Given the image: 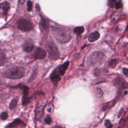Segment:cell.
<instances>
[{"instance_id":"7a4b0ae2","label":"cell","mask_w":128,"mask_h":128,"mask_svg":"<svg viewBox=\"0 0 128 128\" xmlns=\"http://www.w3.org/2000/svg\"><path fill=\"white\" fill-rule=\"evenodd\" d=\"M105 54L101 52H94L88 56L87 60L88 65L90 66H99L103 64L106 60Z\"/></svg>"},{"instance_id":"4316f807","label":"cell","mask_w":128,"mask_h":128,"mask_svg":"<svg viewBox=\"0 0 128 128\" xmlns=\"http://www.w3.org/2000/svg\"><path fill=\"white\" fill-rule=\"evenodd\" d=\"M123 73L124 74H125V75H126V76H127V77H128V70L127 69V68H124V69H123Z\"/></svg>"},{"instance_id":"7402d4cb","label":"cell","mask_w":128,"mask_h":128,"mask_svg":"<svg viewBox=\"0 0 128 128\" xmlns=\"http://www.w3.org/2000/svg\"><path fill=\"white\" fill-rule=\"evenodd\" d=\"M27 7H28V11H31L33 9V3L31 1H28L27 2Z\"/></svg>"},{"instance_id":"603a6c76","label":"cell","mask_w":128,"mask_h":128,"mask_svg":"<svg viewBox=\"0 0 128 128\" xmlns=\"http://www.w3.org/2000/svg\"><path fill=\"white\" fill-rule=\"evenodd\" d=\"M45 122L48 125H50L52 123V119L49 116H48L45 120Z\"/></svg>"},{"instance_id":"30bf717a","label":"cell","mask_w":128,"mask_h":128,"mask_svg":"<svg viewBox=\"0 0 128 128\" xmlns=\"http://www.w3.org/2000/svg\"><path fill=\"white\" fill-rule=\"evenodd\" d=\"M100 38V34L98 32H95L90 34L88 40L90 42H95L98 40Z\"/></svg>"},{"instance_id":"5b68a950","label":"cell","mask_w":128,"mask_h":128,"mask_svg":"<svg viewBox=\"0 0 128 128\" xmlns=\"http://www.w3.org/2000/svg\"><path fill=\"white\" fill-rule=\"evenodd\" d=\"M18 28L24 32H29L34 29L33 24L25 19H20L17 22Z\"/></svg>"},{"instance_id":"d4e9b609","label":"cell","mask_w":128,"mask_h":128,"mask_svg":"<svg viewBox=\"0 0 128 128\" xmlns=\"http://www.w3.org/2000/svg\"><path fill=\"white\" fill-rule=\"evenodd\" d=\"M105 127H106V128H112L113 127L111 122L108 120H106V121H105Z\"/></svg>"},{"instance_id":"5bb4252c","label":"cell","mask_w":128,"mask_h":128,"mask_svg":"<svg viewBox=\"0 0 128 128\" xmlns=\"http://www.w3.org/2000/svg\"><path fill=\"white\" fill-rule=\"evenodd\" d=\"M0 8L2 9L5 13H7L10 8V5L7 2H3L0 4Z\"/></svg>"},{"instance_id":"d6986e66","label":"cell","mask_w":128,"mask_h":128,"mask_svg":"<svg viewBox=\"0 0 128 128\" xmlns=\"http://www.w3.org/2000/svg\"><path fill=\"white\" fill-rule=\"evenodd\" d=\"M96 96L97 97H101L103 95V91H102V90L99 89V88H97L96 89Z\"/></svg>"},{"instance_id":"8992f818","label":"cell","mask_w":128,"mask_h":128,"mask_svg":"<svg viewBox=\"0 0 128 128\" xmlns=\"http://www.w3.org/2000/svg\"><path fill=\"white\" fill-rule=\"evenodd\" d=\"M47 104V102L45 100L39 101L37 104L36 108V119L37 120H39L42 118L44 114V110Z\"/></svg>"},{"instance_id":"2e32d148","label":"cell","mask_w":128,"mask_h":128,"mask_svg":"<svg viewBox=\"0 0 128 128\" xmlns=\"http://www.w3.org/2000/svg\"><path fill=\"white\" fill-rule=\"evenodd\" d=\"M18 101V99L17 98L14 99L12 101V102H11V103H10V109H15V108H16V106H17V105Z\"/></svg>"},{"instance_id":"4fadbf2b","label":"cell","mask_w":128,"mask_h":128,"mask_svg":"<svg viewBox=\"0 0 128 128\" xmlns=\"http://www.w3.org/2000/svg\"><path fill=\"white\" fill-rule=\"evenodd\" d=\"M7 61L6 56L4 52L0 51V66H2L5 65Z\"/></svg>"},{"instance_id":"ffe728a7","label":"cell","mask_w":128,"mask_h":128,"mask_svg":"<svg viewBox=\"0 0 128 128\" xmlns=\"http://www.w3.org/2000/svg\"><path fill=\"white\" fill-rule=\"evenodd\" d=\"M117 64V61L116 59H113L112 60L109 64V65L112 68H115Z\"/></svg>"},{"instance_id":"cb8c5ba5","label":"cell","mask_w":128,"mask_h":128,"mask_svg":"<svg viewBox=\"0 0 128 128\" xmlns=\"http://www.w3.org/2000/svg\"><path fill=\"white\" fill-rule=\"evenodd\" d=\"M122 2H121V1H119V2H117L115 4V7L116 8V9H120V8H122Z\"/></svg>"},{"instance_id":"3957f363","label":"cell","mask_w":128,"mask_h":128,"mask_svg":"<svg viewBox=\"0 0 128 128\" xmlns=\"http://www.w3.org/2000/svg\"><path fill=\"white\" fill-rule=\"evenodd\" d=\"M53 35L58 42L61 44H65L69 42L71 40V36L67 33L58 28L52 29Z\"/></svg>"},{"instance_id":"52a82bcc","label":"cell","mask_w":128,"mask_h":128,"mask_svg":"<svg viewBox=\"0 0 128 128\" xmlns=\"http://www.w3.org/2000/svg\"><path fill=\"white\" fill-rule=\"evenodd\" d=\"M47 56V52L43 49L41 48H37L34 51L33 57L36 60H41L46 58Z\"/></svg>"},{"instance_id":"7c38bea8","label":"cell","mask_w":128,"mask_h":128,"mask_svg":"<svg viewBox=\"0 0 128 128\" xmlns=\"http://www.w3.org/2000/svg\"><path fill=\"white\" fill-rule=\"evenodd\" d=\"M34 45L32 43H30L29 42H27L24 44V50L26 52H31L34 49Z\"/></svg>"},{"instance_id":"44dd1931","label":"cell","mask_w":128,"mask_h":128,"mask_svg":"<svg viewBox=\"0 0 128 128\" xmlns=\"http://www.w3.org/2000/svg\"><path fill=\"white\" fill-rule=\"evenodd\" d=\"M116 3V0H109L108 3V5L111 8H114L115 7Z\"/></svg>"},{"instance_id":"e0dca14e","label":"cell","mask_w":128,"mask_h":128,"mask_svg":"<svg viewBox=\"0 0 128 128\" xmlns=\"http://www.w3.org/2000/svg\"><path fill=\"white\" fill-rule=\"evenodd\" d=\"M30 98L28 97V95H24L22 99V104L24 106H26L30 102Z\"/></svg>"},{"instance_id":"9c48e42d","label":"cell","mask_w":128,"mask_h":128,"mask_svg":"<svg viewBox=\"0 0 128 128\" xmlns=\"http://www.w3.org/2000/svg\"><path fill=\"white\" fill-rule=\"evenodd\" d=\"M59 74V73L57 70H55L52 73L51 75V79L52 81L57 83L58 81H59V80H60L61 78L60 77V75Z\"/></svg>"},{"instance_id":"484cf974","label":"cell","mask_w":128,"mask_h":128,"mask_svg":"<svg viewBox=\"0 0 128 128\" xmlns=\"http://www.w3.org/2000/svg\"><path fill=\"white\" fill-rule=\"evenodd\" d=\"M8 118V114L7 112H3L1 115V118L2 120H6Z\"/></svg>"},{"instance_id":"6da1fadb","label":"cell","mask_w":128,"mask_h":128,"mask_svg":"<svg viewBox=\"0 0 128 128\" xmlns=\"http://www.w3.org/2000/svg\"><path fill=\"white\" fill-rule=\"evenodd\" d=\"M4 77L11 79H19L25 75V70L23 68L16 65L11 66L2 71Z\"/></svg>"},{"instance_id":"83f0119b","label":"cell","mask_w":128,"mask_h":128,"mask_svg":"<svg viewBox=\"0 0 128 128\" xmlns=\"http://www.w3.org/2000/svg\"><path fill=\"white\" fill-rule=\"evenodd\" d=\"M26 0H19V3L21 4H23L25 2Z\"/></svg>"},{"instance_id":"277c9868","label":"cell","mask_w":128,"mask_h":128,"mask_svg":"<svg viewBox=\"0 0 128 128\" xmlns=\"http://www.w3.org/2000/svg\"><path fill=\"white\" fill-rule=\"evenodd\" d=\"M45 47L49 54L52 59H56L59 57L60 53L58 49L53 41H49L46 44Z\"/></svg>"},{"instance_id":"8fae6325","label":"cell","mask_w":128,"mask_h":128,"mask_svg":"<svg viewBox=\"0 0 128 128\" xmlns=\"http://www.w3.org/2000/svg\"><path fill=\"white\" fill-rule=\"evenodd\" d=\"M26 124L24 122H23L21 120L17 119L15 120V121L10 124L9 127H16L18 126H25Z\"/></svg>"},{"instance_id":"ba28073f","label":"cell","mask_w":128,"mask_h":128,"mask_svg":"<svg viewBox=\"0 0 128 128\" xmlns=\"http://www.w3.org/2000/svg\"><path fill=\"white\" fill-rule=\"evenodd\" d=\"M69 64H70L69 62H67L59 67L58 71L61 76H63V75H64V74H65L68 67L69 66Z\"/></svg>"},{"instance_id":"9a60e30c","label":"cell","mask_w":128,"mask_h":128,"mask_svg":"<svg viewBox=\"0 0 128 128\" xmlns=\"http://www.w3.org/2000/svg\"><path fill=\"white\" fill-rule=\"evenodd\" d=\"M74 32L78 35H81L84 32V28L83 26H79L75 28L74 30Z\"/></svg>"},{"instance_id":"ac0fdd59","label":"cell","mask_w":128,"mask_h":128,"mask_svg":"<svg viewBox=\"0 0 128 128\" xmlns=\"http://www.w3.org/2000/svg\"><path fill=\"white\" fill-rule=\"evenodd\" d=\"M37 73H38V71H37V68H35L34 70H33L32 75L31 76V77L30 78V80L32 81L33 79H34L36 77L37 75Z\"/></svg>"}]
</instances>
